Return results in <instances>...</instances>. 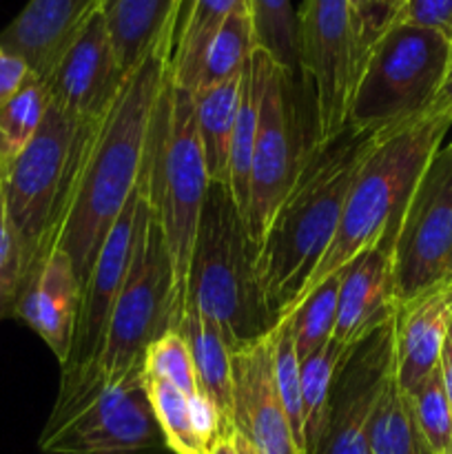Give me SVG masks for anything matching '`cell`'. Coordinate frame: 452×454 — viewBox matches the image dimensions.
<instances>
[{"label":"cell","mask_w":452,"mask_h":454,"mask_svg":"<svg viewBox=\"0 0 452 454\" xmlns=\"http://www.w3.org/2000/svg\"><path fill=\"white\" fill-rule=\"evenodd\" d=\"M168 62L171 44L160 43L127 75L84 151L53 247L71 257L82 291L111 226L144 173L160 98L171 80Z\"/></svg>","instance_id":"cell-1"},{"label":"cell","mask_w":452,"mask_h":454,"mask_svg":"<svg viewBox=\"0 0 452 454\" xmlns=\"http://www.w3.org/2000/svg\"><path fill=\"white\" fill-rule=\"evenodd\" d=\"M375 136L377 131L346 127L335 140L310 142L300 176L255 251L257 284L273 326L304 291L335 238L348 191Z\"/></svg>","instance_id":"cell-2"},{"label":"cell","mask_w":452,"mask_h":454,"mask_svg":"<svg viewBox=\"0 0 452 454\" xmlns=\"http://www.w3.org/2000/svg\"><path fill=\"white\" fill-rule=\"evenodd\" d=\"M450 129V114H424L401 127L377 131L348 191L335 238L328 244L304 291L282 317H286L313 288L344 270L381 238L397 235L399 222L421 176L443 146Z\"/></svg>","instance_id":"cell-3"},{"label":"cell","mask_w":452,"mask_h":454,"mask_svg":"<svg viewBox=\"0 0 452 454\" xmlns=\"http://www.w3.org/2000/svg\"><path fill=\"white\" fill-rule=\"evenodd\" d=\"M43 454H151L167 448L142 368L109 377L97 362L62 368L60 393L40 434Z\"/></svg>","instance_id":"cell-4"},{"label":"cell","mask_w":452,"mask_h":454,"mask_svg":"<svg viewBox=\"0 0 452 454\" xmlns=\"http://www.w3.org/2000/svg\"><path fill=\"white\" fill-rule=\"evenodd\" d=\"M149 184L151 202L171 260V324L175 331L189 306L191 260L211 180L195 124L193 93L173 87L171 80L155 114Z\"/></svg>","instance_id":"cell-5"},{"label":"cell","mask_w":452,"mask_h":454,"mask_svg":"<svg viewBox=\"0 0 452 454\" xmlns=\"http://www.w3.org/2000/svg\"><path fill=\"white\" fill-rule=\"evenodd\" d=\"M189 306L207 315L230 348L273 328L255 273V251L229 186L211 184L199 217L189 275Z\"/></svg>","instance_id":"cell-6"},{"label":"cell","mask_w":452,"mask_h":454,"mask_svg":"<svg viewBox=\"0 0 452 454\" xmlns=\"http://www.w3.org/2000/svg\"><path fill=\"white\" fill-rule=\"evenodd\" d=\"M97 122H78L51 102L38 133L3 173L9 220L20 244L22 291L56 247L75 176Z\"/></svg>","instance_id":"cell-7"},{"label":"cell","mask_w":452,"mask_h":454,"mask_svg":"<svg viewBox=\"0 0 452 454\" xmlns=\"http://www.w3.org/2000/svg\"><path fill=\"white\" fill-rule=\"evenodd\" d=\"M452 65V31L397 20L362 60L346 127L384 131L421 118Z\"/></svg>","instance_id":"cell-8"},{"label":"cell","mask_w":452,"mask_h":454,"mask_svg":"<svg viewBox=\"0 0 452 454\" xmlns=\"http://www.w3.org/2000/svg\"><path fill=\"white\" fill-rule=\"evenodd\" d=\"M171 306V260L151 202V184L146 177V193L137 217L131 264L111 310L97 366L109 377H122L136 368H142L146 348L160 335L173 331Z\"/></svg>","instance_id":"cell-9"},{"label":"cell","mask_w":452,"mask_h":454,"mask_svg":"<svg viewBox=\"0 0 452 454\" xmlns=\"http://www.w3.org/2000/svg\"><path fill=\"white\" fill-rule=\"evenodd\" d=\"M297 74L284 69L266 53L260 124L251 164V200L246 229L253 251L269 231L279 204L304 167L310 145H304L297 111Z\"/></svg>","instance_id":"cell-10"},{"label":"cell","mask_w":452,"mask_h":454,"mask_svg":"<svg viewBox=\"0 0 452 454\" xmlns=\"http://www.w3.org/2000/svg\"><path fill=\"white\" fill-rule=\"evenodd\" d=\"M300 74L313 93V142H331L346 129L357 78V49L346 0H301L297 9Z\"/></svg>","instance_id":"cell-11"},{"label":"cell","mask_w":452,"mask_h":454,"mask_svg":"<svg viewBox=\"0 0 452 454\" xmlns=\"http://www.w3.org/2000/svg\"><path fill=\"white\" fill-rule=\"evenodd\" d=\"M397 304L452 279V151L443 145L421 176L393 244Z\"/></svg>","instance_id":"cell-12"},{"label":"cell","mask_w":452,"mask_h":454,"mask_svg":"<svg viewBox=\"0 0 452 454\" xmlns=\"http://www.w3.org/2000/svg\"><path fill=\"white\" fill-rule=\"evenodd\" d=\"M394 377V317L350 348L335 377L323 437L313 454H370L368 426Z\"/></svg>","instance_id":"cell-13"},{"label":"cell","mask_w":452,"mask_h":454,"mask_svg":"<svg viewBox=\"0 0 452 454\" xmlns=\"http://www.w3.org/2000/svg\"><path fill=\"white\" fill-rule=\"evenodd\" d=\"M124 80L127 75L120 69L105 16L97 9L43 82L53 105L69 118L97 122L113 105Z\"/></svg>","instance_id":"cell-14"},{"label":"cell","mask_w":452,"mask_h":454,"mask_svg":"<svg viewBox=\"0 0 452 454\" xmlns=\"http://www.w3.org/2000/svg\"><path fill=\"white\" fill-rule=\"evenodd\" d=\"M146 177H149V158H146L140 184L133 191L131 200L122 208L115 224L111 226L109 235H106L105 244L97 253L96 264H93L87 286L82 291V304H80L74 346H71L69 359L62 368L84 366V364L97 362V357H100L111 310H113L120 288H122L124 278H127L129 264H131L137 217H140L142 200H144L146 193Z\"/></svg>","instance_id":"cell-15"},{"label":"cell","mask_w":452,"mask_h":454,"mask_svg":"<svg viewBox=\"0 0 452 454\" xmlns=\"http://www.w3.org/2000/svg\"><path fill=\"white\" fill-rule=\"evenodd\" d=\"M270 331L233 353L230 428L255 454H301L275 386Z\"/></svg>","instance_id":"cell-16"},{"label":"cell","mask_w":452,"mask_h":454,"mask_svg":"<svg viewBox=\"0 0 452 454\" xmlns=\"http://www.w3.org/2000/svg\"><path fill=\"white\" fill-rule=\"evenodd\" d=\"M393 244L394 235H386L341 270L339 306H337V322L332 333L337 344L353 348L372 331L394 317L397 297H394Z\"/></svg>","instance_id":"cell-17"},{"label":"cell","mask_w":452,"mask_h":454,"mask_svg":"<svg viewBox=\"0 0 452 454\" xmlns=\"http://www.w3.org/2000/svg\"><path fill=\"white\" fill-rule=\"evenodd\" d=\"M82 286L74 262L62 248H53L27 282L16 315L49 346L60 366L69 359L78 326Z\"/></svg>","instance_id":"cell-18"},{"label":"cell","mask_w":452,"mask_h":454,"mask_svg":"<svg viewBox=\"0 0 452 454\" xmlns=\"http://www.w3.org/2000/svg\"><path fill=\"white\" fill-rule=\"evenodd\" d=\"M102 0H29L0 31V47L44 80Z\"/></svg>","instance_id":"cell-19"},{"label":"cell","mask_w":452,"mask_h":454,"mask_svg":"<svg viewBox=\"0 0 452 454\" xmlns=\"http://www.w3.org/2000/svg\"><path fill=\"white\" fill-rule=\"evenodd\" d=\"M452 324V279L397 304L394 310V377L412 393L439 366Z\"/></svg>","instance_id":"cell-20"},{"label":"cell","mask_w":452,"mask_h":454,"mask_svg":"<svg viewBox=\"0 0 452 454\" xmlns=\"http://www.w3.org/2000/svg\"><path fill=\"white\" fill-rule=\"evenodd\" d=\"M115 56L124 75L133 74L160 43L171 44L175 27V0H102Z\"/></svg>","instance_id":"cell-21"},{"label":"cell","mask_w":452,"mask_h":454,"mask_svg":"<svg viewBox=\"0 0 452 454\" xmlns=\"http://www.w3.org/2000/svg\"><path fill=\"white\" fill-rule=\"evenodd\" d=\"M175 331L186 340L193 357L195 375L199 390L211 397L226 417L230 426V408H233V353L226 337L222 335L215 322L186 306L184 315L177 322Z\"/></svg>","instance_id":"cell-22"},{"label":"cell","mask_w":452,"mask_h":454,"mask_svg":"<svg viewBox=\"0 0 452 454\" xmlns=\"http://www.w3.org/2000/svg\"><path fill=\"white\" fill-rule=\"evenodd\" d=\"M242 75L193 93L195 124L211 184H229L230 140L242 98Z\"/></svg>","instance_id":"cell-23"},{"label":"cell","mask_w":452,"mask_h":454,"mask_svg":"<svg viewBox=\"0 0 452 454\" xmlns=\"http://www.w3.org/2000/svg\"><path fill=\"white\" fill-rule=\"evenodd\" d=\"M266 51L255 49L251 62L242 75V98H239L238 120H235L233 140L229 160V193L239 215L246 222L248 200H251V164L255 151L257 124H260L261 91H264Z\"/></svg>","instance_id":"cell-24"},{"label":"cell","mask_w":452,"mask_h":454,"mask_svg":"<svg viewBox=\"0 0 452 454\" xmlns=\"http://www.w3.org/2000/svg\"><path fill=\"white\" fill-rule=\"evenodd\" d=\"M255 49L257 44L251 9H248V0H244L230 12V16L226 18L224 25L220 27L215 38L208 44L191 93L217 87L226 80L242 75Z\"/></svg>","instance_id":"cell-25"},{"label":"cell","mask_w":452,"mask_h":454,"mask_svg":"<svg viewBox=\"0 0 452 454\" xmlns=\"http://www.w3.org/2000/svg\"><path fill=\"white\" fill-rule=\"evenodd\" d=\"M348 346L328 341L323 348L300 362L301 381V411H304V454L317 450L328 421L332 384L341 364L348 357Z\"/></svg>","instance_id":"cell-26"},{"label":"cell","mask_w":452,"mask_h":454,"mask_svg":"<svg viewBox=\"0 0 452 454\" xmlns=\"http://www.w3.org/2000/svg\"><path fill=\"white\" fill-rule=\"evenodd\" d=\"M242 3L244 0H195L189 20L173 47L171 62H168L173 87L184 89V91L193 89L195 75H198L208 44L230 16V12Z\"/></svg>","instance_id":"cell-27"},{"label":"cell","mask_w":452,"mask_h":454,"mask_svg":"<svg viewBox=\"0 0 452 454\" xmlns=\"http://www.w3.org/2000/svg\"><path fill=\"white\" fill-rule=\"evenodd\" d=\"M368 446L370 454H434L417 426L410 399L397 384V377L388 381L372 412Z\"/></svg>","instance_id":"cell-28"},{"label":"cell","mask_w":452,"mask_h":454,"mask_svg":"<svg viewBox=\"0 0 452 454\" xmlns=\"http://www.w3.org/2000/svg\"><path fill=\"white\" fill-rule=\"evenodd\" d=\"M339 282L341 270L319 284L308 293L286 317L279 322H288L295 344V353L300 362L317 353L319 348L332 340L337 322V306H339Z\"/></svg>","instance_id":"cell-29"},{"label":"cell","mask_w":452,"mask_h":454,"mask_svg":"<svg viewBox=\"0 0 452 454\" xmlns=\"http://www.w3.org/2000/svg\"><path fill=\"white\" fill-rule=\"evenodd\" d=\"M49 105L51 96L47 84L31 75L25 87L0 106V158L7 168L38 133Z\"/></svg>","instance_id":"cell-30"},{"label":"cell","mask_w":452,"mask_h":454,"mask_svg":"<svg viewBox=\"0 0 452 454\" xmlns=\"http://www.w3.org/2000/svg\"><path fill=\"white\" fill-rule=\"evenodd\" d=\"M257 49L269 53L277 65L297 74V13L291 0H248Z\"/></svg>","instance_id":"cell-31"},{"label":"cell","mask_w":452,"mask_h":454,"mask_svg":"<svg viewBox=\"0 0 452 454\" xmlns=\"http://www.w3.org/2000/svg\"><path fill=\"white\" fill-rule=\"evenodd\" d=\"M146 397H149L151 411L160 426L164 443L173 454H208L207 446L199 442L198 433L191 419L189 397L173 388L171 384H164L158 380H146L144 377Z\"/></svg>","instance_id":"cell-32"},{"label":"cell","mask_w":452,"mask_h":454,"mask_svg":"<svg viewBox=\"0 0 452 454\" xmlns=\"http://www.w3.org/2000/svg\"><path fill=\"white\" fill-rule=\"evenodd\" d=\"M270 340H273L275 386H277L279 399H282L284 412L288 417L297 448L304 454V411H301L300 359H297L288 322L275 324L273 331H270Z\"/></svg>","instance_id":"cell-33"},{"label":"cell","mask_w":452,"mask_h":454,"mask_svg":"<svg viewBox=\"0 0 452 454\" xmlns=\"http://www.w3.org/2000/svg\"><path fill=\"white\" fill-rule=\"evenodd\" d=\"M142 375L146 380L171 384L173 388L184 393L186 397L202 393L198 384V375H195L189 344L177 331H167L146 348L144 362H142Z\"/></svg>","instance_id":"cell-34"},{"label":"cell","mask_w":452,"mask_h":454,"mask_svg":"<svg viewBox=\"0 0 452 454\" xmlns=\"http://www.w3.org/2000/svg\"><path fill=\"white\" fill-rule=\"evenodd\" d=\"M417 426L434 454H443L452 446V411L443 388L439 366L408 393Z\"/></svg>","instance_id":"cell-35"},{"label":"cell","mask_w":452,"mask_h":454,"mask_svg":"<svg viewBox=\"0 0 452 454\" xmlns=\"http://www.w3.org/2000/svg\"><path fill=\"white\" fill-rule=\"evenodd\" d=\"M22 282H25V275H22L20 244L9 220L4 177L0 173V317L16 315Z\"/></svg>","instance_id":"cell-36"},{"label":"cell","mask_w":452,"mask_h":454,"mask_svg":"<svg viewBox=\"0 0 452 454\" xmlns=\"http://www.w3.org/2000/svg\"><path fill=\"white\" fill-rule=\"evenodd\" d=\"M353 25L355 49H357V71L379 35L394 25L399 18L401 0H346ZM357 80V78H355Z\"/></svg>","instance_id":"cell-37"},{"label":"cell","mask_w":452,"mask_h":454,"mask_svg":"<svg viewBox=\"0 0 452 454\" xmlns=\"http://www.w3.org/2000/svg\"><path fill=\"white\" fill-rule=\"evenodd\" d=\"M397 20L452 31V0H401Z\"/></svg>","instance_id":"cell-38"},{"label":"cell","mask_w":452,"mask_h":454,"mask_svg":"<svg viewBox=\"0 0 452 454\" xmlns=\"http://www.w3.org/2000/svg\"><path fill=\"white\" fill-rule=\"evenodd\" d=\"M31 75L34 74L20 58L0 47V106L12 100Z\"/></svg>","instance_id":"cell-39"},{"label":"cell","mask_w":452,"mask_h":454,"mask_svg":"<svg viewBox=\"0 0 452 454\" xmlns=\"http://www.w3.org/2000/svg\"><path fill=\"white\" fill-rule=\"evenodd\" d=\"M208 454H255L246 439L238 433V430L229 428L215 443L211 446Z\"/></svg>","instance_id":"cell-40"},{"label":"cell","mask_w":452,"mask_h":454,"mask_svg":"<svg viewBox=\"0 0 452 454\" xmlns=\"http://www.w3.org/2000/svg\"><path fill=\"white\" fill-rule=\"evenodd\" d=\"M439 372H441L443 388H446L448 402H450V411H452V324L450 328H448L446 341H443V348H441V357H439Z\"/></svg>","instance_id":"cell-41"},{"label":"cell","mask_w":452,"mask_h":454,"mask_svg":"<svg viewBox=\"0 0 452 454\" xmlns=\"http://www.w3.org/2000/svg\"><path fill=\"white\" fill-rule=\"evenodd\" d=\"M425 114H450L452 115V65H450V71H448V78H446V82H443L441 91H439V96L434 98L433 106H430Z\"/></svg>","instance_id":"cell-42"},{"label":"cell","mask_w":452,"mask_h":454,"mask_svg":"<svg viewBox=\"0 0 452 454\" xmlns=\"http://www.w3.org/2000/svg\"><path fill=\"white\" fill-rule=\"evenodd\" d=\"M195 0H175V27H173V47H175L177 38H180L182 29H184L186 20H189L191 7Z\"/></svg>","instance_id":"cell-43"},{"label":"cell","mask_w":452,"mask_h":454,"mask_svg":"<svg viewBox=\"0 0 452 454\" xmlns=\"http://www.w3.org/2000/svg\"><path fill=\"white\" fill-rule=\"evenodd\" d=\"M4 171H7V164H4V160L0 158V173H4Z\"/></svg>","instance_id":"cell-44"},{"label":"cell","mask_w":452,"mask_h":454,"mask_svg":"<svg viewBox=\"0 0 452 454\" xmlns=\"http://www.w3.org/2000/svg\"><path fill=\"white\" fill-rule=\"evenodd\" d=\"M443 454H452V446H450V448H448V450H446V452H443Z\"/></svg>","instance_id":"cell-45"},{"label":"cell","mask_w":452,"mask_h":454,"mask_svg":"<svg viewBox=\"0 0 452 454\" xmlns=\"http://www.w3.org/2000/svg\"><path fill=\"white\" fill-rule=\"evenodd\" d=\"M448 146H450V151H452V142H448Z\"/></svg>","instance_id":"cell-46"}]
</instances>
